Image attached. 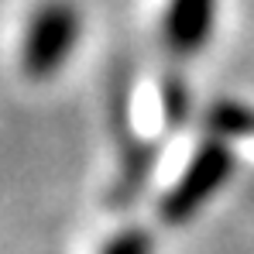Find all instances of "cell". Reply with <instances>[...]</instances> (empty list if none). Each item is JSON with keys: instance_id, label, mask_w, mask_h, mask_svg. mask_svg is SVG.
Instances as JSON below:
<instances>
[{"instance_id": "6da1fadb", "label": "cell", "mask_w": 254, "mask_h": 254, "mask_svg": "<svg viewBox=\"0 0 254 254\" xmlns=\"http://www.w3.org/2000/svg\"><path fill=\"white\" fill-rule=\"evenodd\" d=\"M83 38V14L72 0H42L21 42V65L31 79H52L76 52Z\"/></svg>"}, {"instance_id": "7a4b0ae2", "label": "cell", "mask_w": 254, "mask_h": 254, "mask_svg": "<svg viewBox=\"0 0 254 254\" xmlns=\"http://www.w3.org/2000/svg\"><path fill=\"white\" fill-rule=\"evenodd\" d=\"M230 172H234L230 141H227L223 134L206 137V141L196 148V155L189 158L186 172L172 182V189L162 196V206H158L162 220H165L169 227H179V223L192 220V216L223 189V182L230 179Z\"/></svg>"}, {"instance_id": "3957f363", "label": "cell", "mask_w": 254, "mask_h": 254, "mask_svg": "<svg viewBox=\"0 0 254 254\" xmlns=\"http://www.w3.org/2000/svg\"><path fill=\"white\" fill-rule=\"evenodd\" d=\"M216 3L220 0H169L162 17V35L175 62H186L210 45Z\"/></svg>"}, {"instance_id": "277c9868", "label": "cell", "mask_w": 254, "mask_h": 254, "mask_svg": "<svg viewBox=\"0 0 254 254\" xmlns=\"http://www.w3.org/2000/svg\"><path fill=\"white\" fill-rule=\"evenodd\" d=\"M103 254H151V234L141 227H124L107 241Z\"/></svg>"}]
</instances>
